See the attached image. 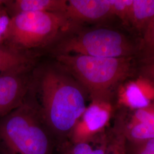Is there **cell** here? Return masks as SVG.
Returning a JSON list of instances; mask_svg holds the SVG:
<instances>
[{
  "label": "cell",
  "mask_w": 154,
  "mask_h": 154,
  "mask_svg": "<svg viewBox=\"0 0 154 154\" xmlns=\"http://www.w3.org/2000/svg\"><path fill=\"white\" fill-rule=\"evenodd\" d=\"M28 94L35 101L60 151L70 142L74 127L86 109L88 94L54 60L34 66Z\"/></svg>",
  "instance_id": "cell-1"
},
{
  "label": "cell",
  "mask_w": 154,
  "mask_h": 154,
  "mask_svg": "<svg viewBox=\"0 0 154 154\" xmlns=\"http://www.w3.org/2000/svg\"><path fill=\"white\" fill-rule=\"evenodd\" d=\"M55 149L54 139L28 93L22 105L0 118V154H54Z\"/></svg>",
  "instance_id": "cell-2"
},
{
  "label": "cell",
  "mask_w": 154,
  "mask_h": 154,
  "mask_svg": "<svg viewBox=\"0 0 154 154\" xmlns=\"http://www.w3.org/2000/svg\"><path fill=\"white\" fill-rule=\"evenodd\" d=\"M53 57L77 79L95 103L107 105L119 85L134 71L132 57L100 58L63 54Z\"/></svg>",
  "instance_id": "cell-3"
},
{
  "label": "cell",
  "mask_w": 154,
  "mask_h": 154,
  "mask_svg": "<svg viewBox=\"0 0 154 154\" xmlns=\"http://www.w3.org/2000/svg\"><path fill=\"white\" fill-rule=\"evenodd\" d=\"M65 14L25 12L11 18L3 44L26 55L36 57L35 51L50 48L71 29Z\"/></svg>",
  "instance_id": "cell-4"
},
{
  "label": "cell",
  "mask_w": 154,
  "mask_h": 154,
  "mask_svg": "<svg viewBox=\"0 0 154 154\" xmlns=\"http://www.w3.org/2000/svg\"><path fill=\"white\" fill-rule=\"evenodd\" d=\"M54 56L81 54L100 58L132 57L136 49L125 35L109 28L71 29L49 49Z\"/></svg>",
  "instance_id": "cell-5"
},
{
  "label": "cell",
  "mask_w": 154,
  "mask_h": 154,
  "mask_svg": "<svg viewBox=\"0 0 154 154\" xmlns=\"http://www.w3.org/2000/svg\"><path fill=\"white\" fill-rule=\"evenodd\" d=\"M35 65L0 74V118L11 113L24 102Z\"/></svg>",
  "instance_id": "cell-6"
},
{
  "label": "cell",
  "mask_w": 154,
  "mask_h": 154,
  "mask_svg": "<svg viewBox=\"0 0 154 154\" xmlns=\"http://www.w3.org/2000/svg\"><path fill=\"white\" fill-rule=\"evenodd\" d=\"M65 15L76 27L102 21L113 16L110 0H69Z\"/></svg>",
  "instance_id": "cell-7"
},
{
  "label": "cell",
  "mask_w": 154,
  "mask_h": 154,
  "mask_svg": "<svg viewBox=\"0 0 154 154\" xmlns=\"http://www.w3.org/2000/svg\"><path fill=\"white\" fill-rule=\"evenodd\" d=\"M11 18L25 12H49L65 14L66 0H14L1 1Z\"/></svg>",
  "instance_id": "cell-8"
},
{
  "label": "cell",
  "mask_w": 154,
  "mask_h": 154,
  "mask_svg": "<svg viewBox=\"0 0 154 154\" xmlns=\"http://www.w3.org/2000/svg\"><path fill=\"white\" fill-rule=\"evenodd\" d=\"M109 116L107 104L93 102L86 108L81 117L82 121L79 120L74 129L85 130L90 132H96L106 125Z\"/></svg>",
  "instance_id": "cell-9"
},
{
  "label": "cell",
  "mask_w": 154,
  "mask_h": 154,
  "mask_svg": "<svg viewBox=\"0 0 154 154\" xmlns=\"http://www.w3.org/2000/svg\"><path fill=\"white\" fill-rule=\"evenodd\" d=\"M154 18V0H131L128 22L140 32L144 33Z\"/></svg>",
  "instance_id": "cell-10"
},
{
  "label": "cell",
  "mask_w": 154,
  "mask_h": 154,
  "mask_svg": "<svg viewBox=\"0 0 154 154\" xmlns=\"http://www.w3.org/2000/svg\"><path fill=\"white\" fill-rule=\"evenodd\" d=\"M138 123L131 129V135L137 139H154V113L144 109H138L135 112Z\"/></svg>",
  "instance_id": "cell-11"
},
{
  "label": "cell",
  "mask_w": 154,
  "mask_h": 154,
  "mask_svg": "<svg viewBox=\"0 0 154 154\" xmlns=\"http://www.w3.org/2000/svg\"><path fill=\"white\" fill-rule=\"evenodd\" d=\"M139 54L143 63L154 61V18L143 33Z\"/></svg>",
  "instance_id": "cell-12"
},
{
  "label": "cell",
  "mask_w": 154,
  "mask_h": 154,
  "mask_svg": "<svg viewBox=\"0 0 154 154\" xmlns=\"http://www.w3.org/2000/svg\"><path fill=\"white\" fill-rule=\"evenodd\" d=\"M125 97L128 104L138 109H143L149 105V100L140 86L136 83H129L125 91Z\"/></svg>",
  "instance_id": "cell-13"
},
{
  "label": "cell",
  "mask_w": 154,
  "mask_h": 154,
  "mask_svg": "<svg viewBox=\"0 0 154 154\" xmlns=\"http://www.w3.org/2000/svg\"><path fill=\"white\" fill-rule=\"evenodd\" d=\"M59 151L61 154H106L104 149H94L86 141L75 143L69 142Z\"/></svg>",
  "instance_id": "cell-14"
},
{
  "label": "cell",
  "mask_w": 154,
  "mask_h": 154,
  "mask_svg": "<svg viewBox=\"0 0 154 154\" xmlns=\"http://www.w3.org/2000/svg\"><path fill=\"white\" fill-rule=\"evenodd\" d=\"M131 0H110L113 16L116 15L125 22H128V14Z\"/></svg>",
  "instance_id": "cell-15"
},
{
  "label": "cell",
  "mask_w": 154,
  "mask_h": 154,
  "mask_svg": "<svg viewBox=\"0 0 154 154\" xmlns=\"http://www.w3.org/2000/svg\"><path fill=\"white\" fill-rule=\"evenodd\" d=\"M140 72L146 78L154 82V61L143 63Z\"/></svg>",
  "instance_id": "cell-16"
},
{
  "label": "cell",
  "mask_w": 154,
  "mask_h": 154,
  "mask_svg": "<svg viewBox=\"0 0 154 154\" xmlns=\"http://www.w3.org/2000/svg\"><path fill=\"white\" fill-rule=\"evenodd\" d=\"M140 154H154V139L149 140Z\"/></svg>",
  "instance_id": "cell-17"
},
{
  "label": "cell",
  "mask_w": 154,
  "mask_h": 154,
  "mask_svg": "<svg viewBox=\"0 0 154 154\" xmlns=\"http://www.w3.org/2000/svg\"></svg>",
  "instance_id": "cell-18"
}]
</instances>
